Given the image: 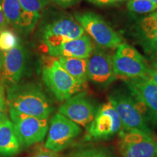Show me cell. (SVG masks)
I'll list each match as a JSON object with an SVG mask.
<instances>
[{"mask_svg": "<svg viewBox=\"0 0 157 157\" xmlns=\"http://www.w3.org/2000/svg\"><path fill=\"white\" fill-rule=\"evenodd\" d=\"M69 157H93V149L78 151L71 154Z\"/></svg>", "mask_w": 157, "mask_h": 157, "instance_id": "4316f807", "label": "cell"}, {"mask_svg": "<svg viewBox=\"0 0 157 157\" xmlns=\"http://www.w3.org/2000/svg\"><path fill=\"white\" fill-rule=\"evenodd\" d=\"M31 157H60L58 155H57L54 151H39L34 155H33Z\"/></svg>", "mask_w": 157, "mask_h": 157, "instance_id": "f546056e", "label": "cell"}, {"mask_svg": "<svg viewBox=\"0 0 157 157\" xmlns=\"http://www.w3.org/2000/svg\"><path fill=\"white\" fill-rule=\"evenodd\" d=\"M123 129L119 115L110 102L103 104L96 111L95 118L90 124L88 133L92 138L106 140Z\"/></svg>", "mask_w": 157, "mask_h": 157, "instance_id": "9c48e42d", "label": "cell"}, {"mask_svg": "<svg viewBox=\"0 0 157 157\" xmlns=\"http://www.w3.org/2000/svg\"><path fill=\"white\" fill-rule=\"evenodd\" d=\"M26 58L27 51L21 44L3 52L1 84L4 87L8 88L19 83L25 71Z\"/></svg>", "mask_w": 157, "mask_h": 157, "instance_id": "30bf717a", "label": "cell"}, {"mask_svg": "<svg viewBox=\"0 0 157 157\" xmlns=\"http://www.w3.org/2000/svg\"><path fill=\"white\" fill-rule=\"evenodd\" d=\"M10 116L21 146H29L44 138L48 130V119L31 117L11 109Z\"/></svg>", "mask_w": 157, "mask_h": 157, "instance_id": "52a82bcc", "label": "cell"}, {"mask_svg": "<svg viewBox=\"0 0 157 157\" xmlns=\"http://www.w3.org/2000/svg\"><path fill=\"white\" fill-rule=\"evenodd\" d=\"M127 9L137 14H146L154 13L157 10V6L150 0H129Z\"/></svg>", "mask_w": 157, "mask_h": 157, "instance_id": "44dd1931", "label": "cell"}, {"mask_svg": "<svg viewBox=\"0 0 157 157\" xmlns=\"http://www.w3.org/2000/svg\"><path fill=\"white\" fill-rule=\"evenodd\" d=\"M109 101L120 118L124 129L151 133L143 111H140V102L132 95L115 92L110 95Z\"/></svg>", "mask_w": 157, "mask_h": 157, "instance_id": "3957f363", "label": "cell"}, {"mask_svg": "<svg viewBox=\"0 0 157 157\" xmlns=\"http://www.w3.org/2000/svg\"><path fill=\"white\" fill-rule=\"evenodd\" d=\"M148 76L157 85V61L154 62L148 68Z\"/></svg>", "mask_w": 157, "mask_h": 157, "instance_id": "83f0119b", "label": "cell"}, {"mask_svg": "<svg viewBox=\"0 0 157 157\" xmlns=\"http://www.w3.org/2000/svg\"><path fill=\"white\" fill-rule=\"evenodd\" d=\"M59 113L77 124L86 127L95 118V106L85 93L74 95L59 108Z\"/></svg>", "mask_w": 157, "mask_h": 157, "instance_id": "7c38bea8", "label": "cell"}, {"mask_svg": "<svg viewBox=\"0 0 157 157\" xmlns=\"http://www.w3.org/2000/svg\"><path fill=\"white\" fill-rule=\"evenodd\" d=\"M132 95L157 120V85L148 76L124 79Z\"/></svg>", "mask_w": 157, "mask_h": 157, "instance_id": "4fadbf2b", "label": "cell"}, {"mask_svg": "<svg viewBox=\"0 0 157 157\" xmlns=\"http://www.w3.org/2000/svg\"><path fill=\"white\" fill-rule=\"evenodd\" d=\"M7 103L5 99V87L0 84V119L6 115L5 113V104Z\"/></svg>", "mask_w": 157, "mask_h": 157, "instance_id": "cb8c5ba5", "label": "cell"}, {"mask_svg": "<svg viewBox=\"0 0 157 157\" xmlns=\"http://www.w3.org/2000/svg\"><path fill=\"white\" fill-rule=\"evenodd\" d=\"M1 6L7 23L17 29L23 10L20 0H1Z\"/></svg>", "mask_w": 157, "mask_h": 157, "instance_id": "d6986e66", "label": "cell"}, {"mask_svg": "<svg viewBox=\"0 0 157 157\" xmlns=\"http://www.w3.org/2000/svg\"><path fill=\"white\" fill-rule=\"evenodd\" d=\"M81 132L77 124L61 113H56L51 119L45 147L52 151H60L67 148Z\"/></svg>", "mask_w": 157, "mask_h": 157, "instance_id": "ba28073f", "label": "cell"}, {"mask_svg": "<svg viewBox=\"0 0 157 157\" xmlns=\"http://www.w3.org/2000/svg\"><path fill=\"white\" fill-rule=\"evenodd\" d=\"M39 17V13H34L23 10L17 29L21 32L28 34L34 29Z\"/></svg>", "mask_w": 157, "mask_h": 157, "instance_id": "ffe728a7", "label": "cell"}, {"mask_svg": "<svg viewBox=\"0 0 157 157\" xmlns=\"http://www.w3.org/2000/svg\"><path fill=\"white\" fill-rule=\"evenodd\" d=\"M93 157H117L111 151L104 148L93 149Z\"/></svg>", "mask_w": 157, "mask_h": 157, "instance_id": "d4e9b609", "label": "cell"}, {"mask_svg": "<svg viewBox=\"0 0 157 157\" xmlns=\"http://www.w3.org/2000/svg\"><path fill=\"white\" fill-rule=\"evenodd\" d=\"M74 17L84 31H87L99 46L109 49L117 48L122 42L120 35L99 15L93 12H84L75 13Z\"/></svg>", "mask_w": 157, "mask_h": 157, "instance_id": "277c9868", "label": "cell"}, {"mask_svg": "<svg viewBox=\"0 0 157 157\" xmlns=\"http://www.w3.org/2000/svg\"><path fill=\"white\" fill-rule=\"evenodd\" d=\"M151 2H152L153 3H154L155 5H156L157 6V0H150Z\"/></svg>", "mask_w": 157, "mask_h": 157, "instance_id": "d6a6232c", "label": "cell"}, {"mask_svg": "<svg viewBox=\"0 0 157 157\" xmlns=\"http://www.w3.org/2000/svg\"><path fill=\"white\" fill-rule=\"evenodd\" d=\"M87 77L94 84L107 87L115 81L112 56L104 51L95 49L87 59Z\"/></svg>", "mask_w": 157, "mask_h": 157, "instance_id": "8fae6325", "label": "cell"}, {"mask_svg": "<svg viewBox=\"0 0 157 157\" xmlns=\"http://www.w3.org/2000/svg\"><path fill=\"white\" fill-rule=\"evenodd\" d=\"M112 63L116 76H119L123 80L148 76L149 67L142 55L129 56L115 52L112 56Z\"/></svg>", "mask_w": 157, "mask_h": 157, "instance_id": "5bb4252c", "label": "cell"}, {"mask_svg": "<svg viewBox=\"0 0 157 157\" xmlns=\"http://www.w3.org/2000/svg\"><path fill=\"white\" fill-rule=\"evenodd\" d=\"M93 50V47L90 36L84 34L79 38L63 43L58 48L48 50V53L53 57L88 59Z\"/></svg>", "mask_w": 157, "mask_h": 157, "instance_id": "9a60e30c", "label": "cell"}, {"mask_svg": "<svg viewBox=\"0 0 157 157\" xmlns=\"http://www.w3.org/2000/svg\"><path fill=\"white\" fill-rule=\"evenodd\" d=\"M23 10L39 13L49 3V0H20Z\"/></svg>", "mask_w": 157, "mask_h": 157, "instance_id": "603a6c76", "label": "cell"}, {"mask_svg": "<svg viewBox=\"0 0 157 157\" xmlns=\"http://www.w3.org/2000/svg\"><path fill=\"white\" fill-rule=\"evenodd\" d=\"M52 1L56 2L57 5L60 6V7L66 8V7L75 5L79 0H52Z\"/></svg>", "mask_w": 157, "mask_h": 157, "instance_id": "f1b7e54d", "label": "cell"}, {"mask_svg": "<svg viewBox=\"0 0 157 157\" xmlns=\"http://www.w3.org/2000/svg\"><path fill=\"white\" fill-rule=\"evenodd\" d=\"M2 66V54H1V51H0V74H1Z\"/></svg>", "mask_w": 157, "mask_h": 157, "instance_id": "1f68e13d", "label": "cell"}, {"mask_svg": "<svg viewBox=\"0 0 157 157\" xmlns=\"http://www.w3.org/2000/svg\"><path fill=\"white\" fill-rule=\"evenodd\" d=\"M60 66L78 83L86 86L87 77V59L58 57Z\"/></svg>", "mask_w": 157, "mask_h": 157, "instance_id": "ac0fdd59", "label": "cell"}, {"mask_svg": "<svg viewBox=\"0 0 157 157\" xmlns=\"http://www.w3.org/2000/svg\"><path fill=\"white\" fill-rule=\"evenodd\" d=\"M18 44L19 38L13 31L7 29L0 31V50L7 52Z\"/></svg>", "mask_w": 157, "mask_h": 157, "instance_id": "7402d4cb", "label": "cell"}, {"mask_svg": "<svg viewBox=\"0 0 157 157\" xmlns=\"http://www.w3.org/2000/svg\"><path fill=\"white\" fill-rule=\"evenodd\" d=\"M20 148L13 124L5 115L0 119V154L13 156L19 152Z\"/></svg>", "mask_w": 157, "mask_h": 157, "instance_id": "e0dca14e", "label": "cell"}, {"mask_svg": "<svg viewBox=\"0 0 157 157\" xmlns=\"http://www.w3.org/2000/svg\"><path fill=\"white\" fill-rule=\"evenodd\" d=\"M137 30L144 50L147 53L157 57V12H154L143 18Z\"/></svg>", "mask_w": 157, "mask_h": 157, "instance_id": "2e32d148", "label": "cell"}, {"mask_svg": "<svg viewBox=\"0 0 157 157\" xmlns=\"http://www.w3.org/2000/svg\"><path fill=\"white\" fill-rule=\"evenodd\" d=\"M42 79L58 101H67L85 86L72 77L60 66L58 59L52 58L42 69Z\"/></svg>", "mask_w": 157, "mask_h": 157, "instance_id": "7a4b0ae2", "label": "cell"}, {"mask_svg": "<svg viewBox=\"0 0 157 157\" xmlns=\"http://www.w3.org/2000/svg\"><path fill=\"white\" fill-rule=\"evenodd\" d=\"M7 101L10 109L24 114L48 119L52 107L39 86L27 83L7 88Z\"/></svg>", "mask_w": 157, "mask_h": 157, "instance_id": "6da1fadb", "label": "cell"}, {"mask_svg": "<svg viewBox=\"0 0 157 157\" xmlns=\"http://www.w3.org/2000/svg\"><path fill=\"white\" fill-rule=\"evenodd\" d=\"M84 34L85 31L77 21L72 17H63L45 25L41 38L48 51L63 43L79 38Z\"/></svg>", "mask_w": 157, "mask_h": 157, "instance_id": "5b68a950", "label": "cell"}, {"mask_svg": "<svg viewBox=\"0 0 157 157\" xmlns=\"http://www.w3.org/2000/svg\"><path fill=\"white\" fill-rule=\"evenodd\" d=\"M119 134L118 148L123 157H157V140L151 133L123 129Z\"/></svg>", "mask_w": 157, "mask_h": 157, "instance_id": "8992f818", "label": "cell"}, {"mask_svg": "<svg viewBox=\"0 0 157 157\" xmlns=\"http://www.w3.org/2000/svg\"><path fill=\"white\" fill-rule=\"evenodd\" d=\"M7 25H8V23H7V20L5 18V16L2 11V6L0 5V31L6 29Z\"/></svg>", "mask_w": 157, "mask_h": 157, "instance_id": "4dcf8cb0", "label": "cell"}, {"mask_svg": "<svg viewBox=\"0 0 157 157\" xmlns=\"http://www.w3.org/2000/svg\"><path fill=\"white\" fill-rule=\"evenodd\" d=\"M91 3L97 6H109L124 0H88Z\"/></svg>", "mask_w": 157, "mask_h": 157, "instance_id": "484cf974", "label": "cell"}]
</instances>
